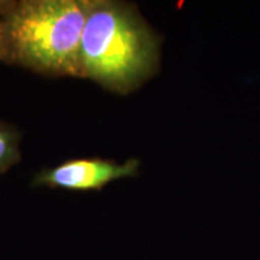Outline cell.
Here are the masks:
<instances>
[{
  "label": "cell",
  "mask_w": 260,
  "mask_h": 260,
  "mask_svg": "<svg viewBox=\"0 0 260 260\" xmlns=\"http://www.w3.org/2000/svg\"><path fill=\"white\" fill-rule=\"evenodd\" d=\"M18 135L12 129L0 125V172H4L21 159Z\"/></svg>",
  "instance_id": "cell-4"
},
{
  "label": "cell",
  "mask_w": 260,
  "mask_h": 260,
  "mask_svg": "<svg viewBox=\"0 0 260 260\" xmlns=\"http://www.w3.org/2000/svg\"><path fill=\"white\" fill-rule=\"evenodd\" d=\"M139 167L138 159L123 164L102 158L70 159L39 172L32 184L67 190H100L113 181L136 176Z\"/></svg>",
  "instance_id": "cell-3"
},
{
  "label": "cell",
  "mask_w": 260,
  "mask_h": 260,
  "mask_svg": "<svg viewBox=\"0 0 260 260\" xmlns=\"http://www.w3.org/2000/svg\"><path fill=\"white\" fill-rule=\"evenodd\" d=\"M160 42L136 6L93 0L80 47V77L118 94L138 89L158 71Z\"/></svg>",
  "instance_id": "cell-1"
},
{
  "label": "cell",
  "mask_w": 260,
  "mask_h": 260,
  "mask_svg": "<svg viewBox=\"0 0 260 260\" xmlns=\"http://www.w3.org/2000/svg\"><path fill=\"white\" fill-rule=\"evenodd\" d=\"M9 4H10V2H3V0H0V15L4 12V10L8 8Z\"/></svg>",
  "instance_id": "cell-6"
},
{
  "label": "cell",
  "mask_w": 260,
  "mask_h": 260,
  "mask_svg": "<svg viewBox=\"0 0 260 260\" xmlns=\"http://www.w3.org/2000/svg\"><path fill=\"white\" fill-rule=\"evenodd\" d=\"M6 58V46H5V38H4V30H3V24L0 21V61L4 60Z\"/></svg>",
  "instance_id": "cell-5"
},
{
  "label": "cell",
  "mask_w": 260,
  "mask_h": 260,
  "mask_svg": "<svg viewBox=\"0 0 260 260\" xmlns=\"http://www.w3.org/2000/svg\"><path fill=\"white\" fill-rule=\"evenodd\" d=\"M92 2H10L0 15L5 61L40 74L80 77L81 39Z\"/></svg>",
  "instance_id": "cell-2"
}]
</instances>
